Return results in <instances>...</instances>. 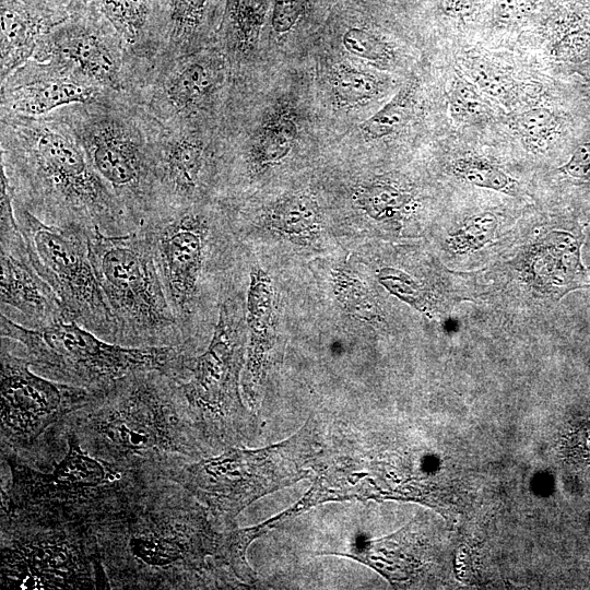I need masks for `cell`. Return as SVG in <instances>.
Returning a JSON list of instances; mask_svg holds the SVG:
<instances>
[{
    "label": "cell",
    "mask_w": 590,
    "mask_h": 590,
    "mask_svg": "<svg viewBox=\"0 0 590 590\" xmlns=\"http://www.w3.org/2000/svg\"><path fill=\"white\" fill-rule=\"evenodd\" d=\"M76 0H1L0 82L28 61Z\"/></svg>",
    "instance_id": "obj_19"
},
{
    "label": "cell",
    "mask_w": 590,
    "mask_h": 590,
    "mask_svg": "<svg viewBox=\"0 0 590 590\" xmlns=\"http://www.w3.org/2000/svg\"><path fill=\"white\" fill-rule=\"evenodd\" d=\"M413 83L404 85L382 108L361 125L366 138L378 139L398 131L408 120L414 103Z\"/></svg>",
    "instance_id": "obj_26"
},
{
    "label": "cell",
    "mask_w": 590,
    "mask_h": 590,
    "mask_svg": "<svg viewBox=\"0 0 590 590\" xmlns=\"http://www.w3.org/2000/svg\"><path fill=\"white\" fill-rule=\"evenodd\" d=\"M528 4V0H499L495 15L502 22H512L523 15Z\"/></svg>",
    "instance_id": "obj_37"
},
{
    "label": "cell",
    "mask_w": 590,
    "mask_h": 590,
    "mask_svg": "<svg viewBox=\"0 0 590 590\" xmlns=\"http://www.w3.org/2000/svg\"><path fill=\"white\" fill-rule=\"evenodd\" d=\"M296 125L286 114L264 119L246 141L244 163L247 169L266 167L284 158L293 148Z\"/></svg>",
    "instance_id": "obj_22"
},
{
    "label": "cell",
    "mask_w": 590,
    "mask_h": 590,
    "mask_svg": "<svg viewBox=\"0 0 590 590\" xmlns=\"http://www.w3.org/2000/svg\"><path fill=\"white\" fill-rule=\"evenodd\" d=\"M509 126L528 151L539 154L547 151L555 139L558 120L550 109L536 107L512 115Z\"/></svg>",
    "instance_id": "obj_25"
},
{
    "label": "cell",
    "mask_w": 590,
    "mask_h": 590,
    "mask_svg": "<svg viewBox=\"0 0 590 590\" xmlns=\"http://www.w3.org/2000/svg\"><path fill=\"white\" fill-rule=\"evenodd\" d=\"M56 60L30 59L1 81L0 114L44 116L115 94Z\"/></svg>",
    "instance_id": "obj_16"
},
{
    "label": "cell",
    "mask_w": 590,
    "mask_h": 590,
    "mask_svg": "<svg viewBox=\"0 0 590 590\" xmlns=\"http://www.w3.org/2000/svg\"><path fill=\"white\" fill-rule=\"evenodd\" d=\"M68 451L51 472L1 456L10 482L0 511L83 523L94 529L145 485L157 481L91 456L74 432L61 428ZM163 480V479H162Z\"/></svg>",
    "instance_id": "obj_4"
},
{
    "label": "cell",
    "mask_w": 590,
    "mask_h": 590,
    "mask_svg": "<svg viewBox=\"0 0 590 590\" xmlns=\"http://www.w3.org/2000/svg\"><path fill=\"white\" fill-rule=\"evenodd\" d=\"M3 589H110L92 527L0 511Z\"/></svg>",
    "instance_id": "obj_8"
},
{
    "label": "cell",
    "mask_w": 590,
    "mask_h": 590,
    "mask_svg": "<svg viewBox=\"0 0 590 590\" xmlns=\"http://www.w3.org/2000/svg\"><path fill=\"white\" fill-rule=\"evenodd\" d=\"M267 0H227L224 44L235 59L249 55L260 34Z\"/></svg>",
    "instance_id": "obj_23"
},
{
    "label": "cell",
    "mask_w": 590,
    "mask_h": 590,
    "mask_svg": "<svg viewBox=\"0 0 590 590\" xmlns=\"http://www.w3.org/2000/svg\"><path fill=\"white\" fill-rule=\"evenodd\" d=\"M497 217L492 212H481L469 217L447 239V246L453 253L463 255L483 248L494 236Z\"/></svg>",
    "instance_id": "obj_29"
},
{
    "label": "cell",
    "mask_w": 590,
    "mask_h": 590,
    "mask_svg": "<svg viewBox=\"0 0 590 590\" xmlns=\"http://www.w3.org/2000/svg\"><path fill=\"white\" fill-rule=\"evenodd\" d=\"M120 37L135 90L155 68L166 38L167 0H94ZM133 92V94H134Z\"/></svg>",
    "instance_id": "obj_18"
},
{
    "label": "cell",
    "mask_w": 590,
    "mask_h": 590,
    "mask_svg": "<svg viewBox=\"0 0 590 590\" xmlns=\"http://www.w3.org/2000/svg\"><path fill=\"white\" fill-rule=\"evenodd\" d=\"M226 78L223 56L202 48L156 64L132 97L164 128L208 125Z\"/></svg>",
    "instance_id": "obj_13"
},
{
    "label": "cell",
    "mask_w": 590,
    "mask_h": 590,
    "mask_svg": "<svg viewBox=\"0 0 590 590\" xmlns=\"http://www.w3.org/2000/svg\"><path fill=\"white\" fill-rule=\"evenodd\" d=\"M202 203L163 210L138 231L148 241L163 288L189 352L197 335L213 234Z\"/></svg>",
    "instance_id": "obj_10"
},
{
    "label": "cell",
    "mask_w": 590,
    "mask_h": 590,
    "mask_svg": "<svg viewBox=\"0 0 590 590\" xmlns=\"http://www.w3.org/2000/svg\"><path fill=\"white\" fill-rule=\"evenodd\" d=\"M239 312L235 299L223 303L208 351L191 356L177 380L193 423L212 449L243 434L244 412L237 394L243 347Z\"/></svg>",
    "instance_id": "obj_11"
},
{
    "label": "cell",
    "mask_w": 590,
    "mask_h": 590,
    "mask_svg": "<svg viewBox=\"0 0 590 590\" xmlns=\"http://www.w3.org/2000/svg\"><path fill=\"white\" fill-rule=\"evenodd\" d=\"M88 238L96 278L117 322V343L189 352L143 235L138 229L123 235L94 229Z\"/></svg>",
    "instance_id": "obj_7"
},
{
    "label": "cell",
    "mask_w": 590,
    "mask_h": 590,
    "mask_svg": "<svg viewBox=\"0 0 590 590\" xmlns=\"http://www.w3.org/2000/svg\"><path fill=\"white\" fill-rule=\"evenodd\" d=\"M342 43L353 55L373 62H384L390 58L386 44L366 30L350 28L344 33Z\"/></svg>",
    "instance_id": "obj_33"
},
{
    "label": "cell",
    "mask_w": 590,
    "mask_h": 590,
    "mask_svg": "<svg viewBox=\"0 0 590 590\" xmlns=\"http://www.w3.org/2000/svg\"><path fill=\"white\" fill-rule=\"evenodd\" d=\"M358 202L377 220L391 219L410 202V196L390 185H371L362 190Z\"/></svg>",
    "instance_id": "obj_32"
},
{
    "label": "cell",
    "mask_w": 590,
    "mask_h": 590,
    "mask_svg": "<svg viewBox=\"0 0 590 590\" xmlns=\"http://www.w3.org/2000/svg\"><path fill=\"white\" fill-rule=\"evenodd\" d=\"M448 99L451 118L460 123L479 120L491 111L479 87L461 70H456Z\"/></svg>",
    "instance_id": "obj_27"
},
{
    "label": "cell",
    "mask_w": 590,
    "mask_h": 590,
    "mask_svg": "<svg viewBox=\"0 0 590 590\" xmlns=\"http://www.w3.org/2000/svg\"><path fill=\"white\" fill-rule=\"evenodd\" d=\"M453 172L464 181L476 187L510 192L515 181L494 164L477 157L460 158L453 164Z\"/></svg>",
    "instance_id": "obj_30"
},
{
    "label": "cell",
    "mask_w": 590,
    "mask_h": 590,
    "mask_svg": "<svg viewBox=\"0 0 590 590\" xmlns=\"http://www.w3.org/2000/svg\"><path fill=\"white\" fill-rule=\"evenodd\" d=\"M333 90L339 101L356 104L378 95L381 91V81L367 71L343 68L333 78Z\"/></svg>",
    "instance_id": "obj_31"
},
{
    "label": "cell",
    "mask_w": 590,
    "mask_h": 590,
    "mask_svg": "<svg viewBox=\"0 0 590 590\" xmlns=\"http://www.w3.org/2000/svg\"><path fill=\"white\" fill-rule=\"evenodd\" d=\"M110 589L233 586L229 534L179 483L154 481L94 529Z\"/></svg>",
    "instance_id": "obj_1"
},
{
    "label": "cell",
    "mask_w": 590,
    "mask_h": 590,
    "mask_svg": "<svg viewBox=\"0 0 590 590\" xmlns=\"http://www.w3.org/2000/svg\"><path fill=\"white\" fill-rule=\"evenodd\" d=\"M60 110L94 169L138 229L158 211L154 141L160 125L123 93Z\"/></svg>",
    "instance_id": "obj_5"
},
{
    "label": "cell",
    "mask_w": 590,
    "mask_h": 590,
    "mask_svg": "<svg viewBox=\"0 0 590 590\" xmlns=\"http://www.w3.org/2000/svg\"><path fill=\"white\" fill-rule=\"evenodd\" d=\"M210 135L208 125L160 126L154 141L156 213L202 203L213 165Z\"/></svg>",
    "instance_id": "obj_15"
},
{
    "label": "cell",
    "mask_w": 590,
    "mask_h": 590,
    "mask_svg": "<svg viewBox=\"0 0 590 590\" xmlns=\"http://www.w3.org/2000/svg\"><path fill=\"white\" fill-rule=\"evenodd\" d=\"M79 1H84V2H88V1H94V0H79Z\"/></svg>",
    "instance_id": "obj_39"
},
{
    "label": "cell",
    "mask_w": 590,
    "mask_h": 590,
    "mask_svg": "<svg viewBox=\"0 0 590 590\" xmlns=\"http://www.w3.org/2000/svg\"><path fill=\"white\" fill-rule=\"evenodd\" d=\"M13 204L32 264L70 317L99 338L117 343V322L90 256V232L47 224L14 201Z\"/></svg>",
    "instance_id": "obj_9"
},
{
    "label": "cell",
    "mask_w": 590,
    "mask_h": 590,
    "mask_svg": "<svg viewBox=\"0 0 590 590\" xmlns=\"http://www.w3.org/2000/svg\"><path fill=\"white\" fill-rule=\"evenodd\" d=\"M379 281L392 294L417 308H422L424 294L421 287L408 274L396 269L387 268L381 270Z\"/></svg>",
    "instance_id": "obj_34"
},
{
    "label": "cell",
    "mask_w": 590,
    "mask_h": 590,
    "mask_svg": "<svg viewBox=\"0 0 590 590\" xmlns=\"http://www.w3.org/2000/svg\"><path fill=\"white\" fill-rule=\"evenodd\" d=\"M32 58L70 66L110 92L132 96L135 88L122 42L94 1L76 0Z\"/></svg>",
    "instance_id": "obj_14"
},
{
    "label": "cell",
    "mask_w": 590,
    "mask_h": 590,
    "mask_svg": "<svg viewBox=\"0 0 590 590\" xmlns=\"http://www.w3.org/2000/svg\"><path fill=\"white\" fill-rule=\"evenodd\" d=\"M91 456L154 480L212 452L179 384L156 369L132 371L97 391L58 425Z\"/></svg>",
    "instance_id": "obj_2"
},
{
    "label": "cell",
    "mask_w": 590,
    "mask_h": 590,
    "mask_svg": "<svg viewBox=\"0 0 590 590\" xmlns=\"http://www.w3.org/2000/svg\"><path fill=\"white\" fill-rule=\"evenodd\" d=\"M1 338L20 343L31 365L52 380L99 391L137 370L156 369L175 380L191 356L174 346L132 347L106 341L75 321L49 327L19 324L0 316Z\"/></svg>",
    "instance_id": "obj_6"
},
{
    "label": "cell",
    "mask_w": 590,
    "mask_h": 590,
    "mask_svg": "<svg viewBox=\"0 0 590 590\" xmlns=\"http://www.w3.org/2000/svg\"><path fill=\"white\" fill-rule=\"evenodd\" d=\"M442 9L452 16L470 15L476 5V0H440Z\"/></svg>",
    "instance_id": "obj_38"
},
{
    "label": "cell",
    "mask_w": 590,
    "mask_h": 590,
    "mask_svg": "<svg viewBox=\"0 0 590 590\" xmlns=\"http://www.w3.org/2000/svg\"><path fill=\"white\" fill-rule=\"evenodd\" d=\"M167 2L166 38L156 64L202 49L211 37L221 7V0H167Z\"/></svg>",
    "instance_id": "obj_20"
},
{
    "label": "cell",
    "mask_w": 590,
    "mask_h": 590,
    "mask_svg": "<svg viewBox=\"0 0 590 590\" xmlns=\"http://www.w3.org/2000/svg\"><path fill=\"white\" fill-rule=\"evenodd\" d=\"M582 243L581 234L563 231L548 233L544 238L542 253L533 269L553 292L564 295L587 284V273L580 259Z\"/></svg>",
    "instance_id": "obj_21"
},
{
    "label": "cell",
    "mask_w": 590,
    "mask_h": 590,
    "mask_svg": "<svg viewBox=\"0 0 590 590\" xmlns=\"http://www.w3.org/2000/svg\"><path fill=\"white\" fill-rule=\"evenodd\" d=\"M306 0H275L271 23L276 33L288 32L300 17Z\"/></svg>",
    "instance_id": "obj_35"
},
{
    "label": "cell",
    "mask_w": 590,
    "mask_h": 590,
    "mask_svg": "<svg viewBox=\"0 0 590 590\" xmlns=\"http://www.w3.org/2000/svg\"><path fill=\"white\" fill-rule=\"evenodd\" d=\"M0 224L1 307L10 306L19 311L30 328L74 321L32 264L15 213L2 211Z\"/></svg>",
    "instance_id": "obj_17"
},
{
    "label": "cell",
    "mask_w": 590,
    "mask_h": 590,
    "mask_svg": "<svg viewBox=\"0 0 590 590\" xmlns=\"http://www.w3.org/2000/svg\"><path fill=\"white\" fill-rule=\"evenodd\" d=\"M560 170L574 178L590 179V143L580 145Z\"/></svg>",
    "instance_id": "obj_36"
},
{
    "label": "cell",
    "mask_w": 590,
    "mask_h": 590,
    "mask_svg": "<svg viewBox=\"0 0 590 590\" xmlns=\"http://www.w3.org/2000/svg\"><path fill=\"white\" fill-rule=\"evenodd\" d=\"M30 361L19 357L1 341V456L31 464V456L48 428L85 405L97 391L44 378Z\"/></svg>",
    "instance_id": "obj_12"
},
{
    "label": "cell",
    "mask_w": 590,
    "mask_h": 590,
    "mask_svg": "<svg viewBox=\"0 0 590 590\" xmlns=\"http://www.w3.org/2000/svg\"><path fill=\"white\" fill-rule=\"evenodd\" d=\"M461 71L479 90L505 106L516 103L519 84L505 71L483 57L468 55L461 58Z\"/></svg>",
    "instance_id": "obj_24"
},
{
    "label": "cell",
    "mask_w": 590,
    "mask_h": 590,
    "mask_svg": "<svg viewBox=\"0 0 590 590\" xmlns=\"http://www.w3.org/2000/svg\"><path fill=\"white\" fill-rule=\"evenodd\" d=\"M317 206L305 196L291 197L275 206L272 212L273 225L287 234H310L318 225Z\"/></svg>",
    "instance_id": "obj_28"
},
{
    "label": "cell",
    "mask_w": 590,
    "mask_h": 590,
    "mask_svg": "<svg viewBox=\"0 0 590 590\" xmlns=\"http://www.w3.org/2000/svg\"><path fill=\"white\" fill-rule=\"evenodd\" d=\"M0 152L13 201L43 222L106 235L135 231L60 109L38 117L0 114Z\"/></svg>",
    "instance_id": "obj_3"
}]
</instances>
